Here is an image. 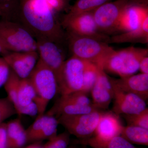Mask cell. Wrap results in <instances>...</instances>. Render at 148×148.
I'll return each instance as SVG.
<instances>
[{
  "instance_id": "cell-12",
  "label": "cell",
  "mask_w": 148,
  "mask_h": 148,
  "mask_svg": "<svg viewBox=\"0 0 148 148\" xmlns=\"http://www.w3.org/2000/svg\"><path fill=\"white\" fill-rule=\"evenodd\" d=\"M2 56L20 79L29 77L39 59L37 51L10 52Z\"/></svg>"
},
{
  "instance_id": "cell-23",
  "label": "cell",
  "mask_w": 148,
  "mask_h": 148,
  "mask_svg": "<svg viewBox=\"0 0 148 148\" xmlns=\"http://www.w3.org/2000/svg\"><path fill=\"white\" fill-rule=\"evenodd\" d=\"M98 66L88 62L84 72L82 86L80 91L87 94L90 92L98 79Z\"/></svg>"
},
{
  "instance_id": "cell-11",
  "label": "cell",
  "mask_w": 148,
  "mask_h": 148,
  "mask_svg": "<svg viewBox=\"0 0 148 148\" xmlns=\"http://www.w3.org/2000/svg\"><path fill=\"white\" fill-rule=\"evenodd\" d=\"M36 40L39 59L54 73L57 78L66 61L63 52L56 43L45 39Z\"/></svg>"
},
{
  "instance_id": "cell-15",
  "label": "cell",
  "mask_w": 148,
  "mask_h": 148,
  "mask_svg": "<svg viewBox=\"0 0 148 148\" xmlns=\"http://www.w3.org/2000/svg\"><path fill=\"white\" fill-rule=\"evenodd\" d=\"M110 81L124 92L132 93L146 101L148 98V74L141 73L114 79Z\"/></svg>"
},
{
  "instance_id": "cell-31",
  "label": "cell",
  "mask_w": 148,
  "mask_h": 148,
  "mask_svg": "<svg viewBox=\"0 0 148 148\" xmlns=\"http://www.w3.org/2000/svg\"><path fill=\"white\" fill-rule=\"evenodd\" d=\"M11 69L3 56L0 57V88L8 79Z\"/></svg>"
},
{
  "instance_id": "cell-19",
  "label": "cell",
  "mask_w": 148,
  "mask_h": 148,
  "mask_svg": "<svg viewBox=\"0 0 148 148\" xmlns=\"http://www.w3.org/2000/svg\"><path fill=\"white\" fill-rule=\"evenodd\" d=\"M36 97L34 88L29 78L20 79L17 97L18 107L16 110L17 114L20 116L24 107L35 102Z\"/></svg>"
},
{
  "instance_id": "cell-30",
  "label": "cell",
  "mask_w": 148,
  "mask_h": 148,
  "mask_svg": "<svg viewBox=\"0 0 148 148\" xmlns=\"http://www.w3.org/2000/svg\"><path fill=\"white\" fill-rule=\"evenodd\" d=\"M20 0H0V8L4 14V17H7L12 13L18 5Z\"/></svg>"
},
{
  "instance_id": "cell-8",
  "label": "cell",
  "mask_w": 148,
  "mask_h": 148,
  "mask_svg": "<svg viewBox=\"0 0 148 148\" xmlns=\"http://www.w3.org/2000/svg\"><path fill=\"white\" fill-rule=\"evenodd\" d=\"M61 23L68 34L92 38L109 43L110 37L98 30L92 12L73 15L67 14Z\"/></svg>"
},
{
  "instance_id": "cell-22",
  "label": "cell",
  "mask_w": 148,
  "mask_h": 148,
  "mask_svg": "<svg viewBox=\"0 0 148 148\" xmlns=\"http://www.w3.org/2000/svg\"><path fill=\"white\" fill-rule=\"evenodd\" d=\"M111 0H77L70 9L68 14H78L91 12Z\"/></svg>"
},
{
  "instance_id": "cell-34",
  "label": "cell",
  "mask_w": 148,
  "mask_h": 148,
  "mask_svg": "<svg viewBox=\"0 0 148 148\" xmlns=\"http://www.w3.org/2000/svg\"><path fill=\"white\" fill-rule=\"evenodd\" d=\"M139 70L142 73L148 74V55L145 56L140 60Z\"/></svg>"
},
{
  "instance_id": "cell-13",
  "label": "cell",
  "mask_w": 148,
  "mask_h": 148,
  "mask_svg": "<svg viewBox=\"0 0 148 148\" xmlns=\"http://www.w3.org/2000/svg\"><path fill=\"white\" fill-rule=\"evenodd\" d=\"M111 84L114 93L112 112L114 113L119 115L138 113L147 108L146 101L138 95L124 92Z\"/></svg>"
},
{
  "instance_id": "cell-35",
  "label": "cell",
  "mask_w": 148,
  "mask_h": 148,
  "mask_svg": "<svg viewBox=\"0 0 148 148\" xmlns=\"http://www.w3.org/2000/svg\"><path fill=\"white\" fill-rule=\"evenodd\" d=\"M10 52V51H9L8 49L6 47L5 45L0 39V55L3 56Z\"/></svg>"
},
{
  "instance_id": "cell-33",
  "label": "cell",
  "mask_w": 148,
  "mask_h": 148,
  "mask_svg": "<svg viewBox=\"0 0 148 148\" xmlns=\"http://www.w3.org/2000/svg\"><path fill=\"white\" fill-rule=\"evenodd\" d=\"M0 148H8L6 123L0 125Z\"/></svg>"
},
{
  "instance_id": "cell-10",
  "label": "cell",
  "mask_w": 148,
  "mask_h": 148,
  "mask_svg": "<svg viewBox=\"0 0 148 148\" xmlns=\"http://www.w3.org/2000/svg\"><path fill=\"white\" fill-rule=\"evenodd\" d=\"M123 127L119 115L113 112H103L92 136L80 140L79 143L93 148H102L109 141L121 135Z\"/></svg>"
},
{
  "instance_id": "cell-28",
  "label": "cell",
  "mask_w": 148,
  "mask_h": 148,
  "mask_svg": "<svg viewBox=\"0 0 148 148\" xmlns=\"http://www.w3.org/2000/svg\"><path fill=\"white\" fill-rule=\"evenodd\" d=\"M16 114L14 106L8 98H0V125Z\"/></svg>"
},
{
  "instance_id": "cell-24",
  "label": "cell",
  "mask_w": 148,
  "mask_h": 148,
  "mask_svg": "<svg viewBox=\"0 0 148 148\" xmlns=\"http://www.w3.org/2000/svg\"><path fill=\"white\" fill-rule=\"evenodd\" d=\"M20 79V78L11 70L8 79L4 85L5 90L7 94V98L12 103L15 110L18 107L17 97Z\"/></svg>"
},
{
  "instance_id": "cell-32",
  "label": "cell",
  "mask_w": 148,
  "mask_h": 148,
  "mask_svg": "<svg viewBox=\"0 0 148 148\" xmlns=\"http://www.w3.org/2000/svg\"><path fill=\"white\" fill-rule=\"evenodd\" d=\"M55 12L64 10L68 5V0H45Z\"/></svg>"
},
{
  "instance_id": "cell-9",
  "label": "cell",
  "mask_w": 148,
  "mask_h": 148,
  "mask_svg": "<svg viewBox=\"0 0 148 148\" xmlns=\"http://www.w3.org/2000/svg\"><path fill=\"white\" fill-rule=\"evenodd\" d=\"M103 113L97 110L81 114L60 116L57 119L59 124L65 127L70 135L85 140L93 135Z\"/></svg>"
},
{
  "instance_id": "cell-20",
  "label": "cell",
  "mask_w": 148,
  "mask_h": 148,
  "mask_svg": "<svg viewBox=\"0 0 148 148\" xmlns=\"http://www.w3.org/2000/svg\"><path fill=\"white\" fill-rule=\"evenodd\" d=\"M120 136L135 145H148V129L137 126H123Z\"/></svg>"
},
{
  "instance_id": "cell-16",
  "label": "cell",
  "mask_w": 148,
  "mask_h": 148,
  "mask_svg": "<svg viewBox=\"0 0 148 148\" xmlns=\"http://www.w3.org/2000/svg\"><path fill=\"white\" fill-rule=\"evenodd\" d=\"M148 14L147 4H134L124 11L116 29V32H123L134 30L141 24L143 18Z\"/></svg>"
},
{
  "instance_id": "cell-18",
  "label": "cell",
  "mask_w": 148,
  "mask_h": 148,
  "mask_svg": "<svg viewBox=\"0 0 148 148\" xmlns=\"http://www.w3.org/2000/svg\"><path fill=\"white\" fill-rule=\"evenodd\" d=\"M148 42V14L144 16L141 24L138 28L110 37L109 41L110 43L116 44Z\"/></svg>"
},
{
  "instance_id": "cell-17",
  "label": "cell",
  "mask_w": 148,
  "mask_h": 148,
  "mask_svg": "<svg viewBox=\"0 0 148 148\" xmlns=\"http://www.w3.org/2000/svg\"><path fill=\"white\" fill-rule=\"evenodd\" d=\"M97 110H100L93 104L90 106L79 105L71 101L65 95H61L47 113L57 118L60 116L81 114Z\"/></svg>"
},
{
  "instance_id": "cell-7",
  "label": "cell",
  "mask_w": 148,
  "mask_h": 148,
  "mask_svg": "<svg viewBox=\"0 0 148 148\" xmlns=\"http://www.w3.org/2000/svg\"><path fill=\"white\" fill-rule=\"evenodd\" d=\"M88 62L73 56L65 61L56 78L61 95L81 90L84 72Z\"/></svg>"
},
{
  "instance_id": "cell-26",
  "label": "cell",
  "mask_w": 148,
  "mask_h": 148,
  "mask_svg": "<svg viewBox=\"0 0 148 148\" xmlns=\"http://www.w3.org/2000/svg\"><path fill=\"white\" fill-rule=\"evenodd\" d=\"M6 123L7 133L8 146L16 138L26 131L21 120L18 118L12 120Z\"/></svg>"
},
{
  "instance_id": "cell-37",
  "label": "cell",
  "mask_w": 148,
  "mask_h": 148,
  "mask_svg": "<svg viewBox=\"0 0 148 148\" xmlns=\"http://www.w3.org/2000/svg\"><path fill=\"white\" fill-rule=\"evenodd\" d=\"M4 17V14L2 10L0 8V17Z\"/></svg>"
},
{
  "instance_id": "cell-4",
  "label": "cell",
  "mask_w": 148,
  "mask_h": 148,
  "mask_svg": "<svg viewBox=\"0 0 148 148\" xmlns=\"http://www.w3.org/2000/svg\"><path fill=\"white\" fill-rule=\"evenodd\" d=\"M69 48L73 56L82 60L101 66L114 51L107 43L92 38L68 34Z\"/></svg>"
},
{
  "instance_id": "cell-38",
  "label": "cell",
  "mask_w": 148,
  "mask_h": 148,
  "mask_svg": "<svg viewBox=\"0 0 148 148\" xmlns=\"http://www.w3.org/2000/svg\"><path fill=\"white\" fill-rule=\"evenodd\" d=\"M68 148H79L76 146L74 145H71L69 146V147H68Z\"/></svg>"
},
{
  "instance_id": "cell-25",
  "label": "cell",
  "mask_w": 148,
  "mask_h": 148,
  "mask_svg": "<svg viewBox=\"0 0 148 148\" xmlns=\"http://www.w3.org/2000/svg\"><path fill=\"white\" fill-rule=\"evenodd\" d=\"M128 125L137 126L148 129V109L134 114H123Z\"/></svg>"
},
{
  "instance_id": "cell-21",
  "label": "cell",
  "mask_w": 148,
  "mask_h": 148,
  "mask_svg": "<svg viewBox=\"0 0 148 148\" xmlns=\"http://www.w3.org/2000/svg\"><path fill=\"white\" fill-rule=\"evenodd\" d=\"M48 114L49 116L47 120L41 127L37 135L33 138L31 143H38L43 140H49L57 135L59 125L58 119L53 116Z\"/></svg>"
},
{
  "instance_id": "cell-27",
  "label": "cell",
  "mask_w": 148,
  "mask_h": 148,
  "mask_svg": "<svg viewBox=\"0 0 148 148\" xmlns=\"http://www.w3.org/2000/svg\"><path fill=\"white\" fill-rule=\"evenodd\" d=\"M70 142V134L66 131L48 140L42 148H68Z\"/></svg>"
},
{
  "instance_id": "cell-1",
  "label": "cell",
  "mask_w": 148,
  "mask_h": 148,
  "mask_svg": "<svg viewBox=\"0 0 148 148\" xmlns=\"http://www.w3.org/2000/svg\"><path fill=\"white\" fill-rule=\"evenodd\" d=\"M19 7L22 25L36 39H45L57 44L63 41L64 29L45 0H20Z\"/></svg>"
},
{
  "instance_id": "cell-3",
  "label": "cell",
  "mask_w": 148,
  "mask_h": 148,
  "mask_svg": "<svg viewBox=\"0 0 148 148\" xmlns=\"http://www.w3.org/2000/svg\"><path fill=\"white\" fill-rule=\"evenodd\" d=\"M148 55V49L130 47L114 50L102 64L105 71L118 75L120 77L134 75L139 70L140 60Z\"/></svg>"
},
{
  "instance_id": "cell-29",
  "label": "cell",
  "mask_w": 148,
  "mask_h": 148,
  "mask_svg": "<svg viewBox=\"0 0 148 148\" xmlns=\"http://www.w3.org/2000/svg\"><path fill=\"white\" fill-rule=\"evenodd\" d=\"M102 148H142L133 145L121 136H116L109 141Z\"/></svg>"
},
{
  "instance_id": "cell-36",
  "label": "cell",
  "mask_w": 148,
  "mask_h": 148,
  "mask_svg": "<svg viewBox=\"0 0 148 148\" xmlns=\"http://www.w3.org/2000/svg\"><path fill=\"white\" fill-rule=\"evenodd\" d=\"M40 143V142H38V143H33L26 147L23 148H42V145Z\"/></svg>"
},
{
  "instance_id": "cell-14",
  "label": "cell",
  "mask_w": 148,
  "mask_h": 148,
  "mask_svg": "<svg viewBox=\"0 0 148 148\" xmlns=\"http://www.w3.org/2000/svg\"><path fill=\"white\" fill-rule=\"evenodd\" d=\"M98 66L99 68L98 79L90 92L92 103L98 110L107 109L113 99V90L108 76L102 67Z\"/></svg>"
},
{
  "instance_id": "cell-2",
  "label": "cell",
  "mask_w": 148,
  "mask_h": 148,
  "mask_svg": "<svg viewBox=\"0 0 148 148\" xmlns=\"http://www.w3.org/2000/svg\"><path fill=\"white\" fill-rule=\"evenodd\" d=\"M29 78L36 92L35 103L38 114L45 113L49 103L58 92V86L55 74L38 59Z\"/></svg>"
},
{
  "instance_id": "cell-6",
  "label": "cell",
  "mask_w": 148,
  "mask_h": 148,
  "mask_svg": "<svg viewBox=\"0 0 148 148\" xmlns=\"http://www.w3.org/2000/svg\"><path fill=\"white\" fill-rule=\"evenodd\" d=\"M134 4H147V0H116L106 3L93 11V17L98 30L103 34L116 32L124 11Z\"/></svg>"
},
{
  "instance_id": "cell-5",
  "label": "cell",
  "mask_w": 148,
  "mask_h": 148,
  "mask_svg": "<svg viewBox=\"0 0 148 148\" xmlns=\"http://www.w3.org/2000/svg\"><path fill=\"white\" fill-rule=\"evenodd\" d=\"M0 39L10 52L37 51L34 37L22 24L0 20Z\"/></svg>"
}]
</instances>
